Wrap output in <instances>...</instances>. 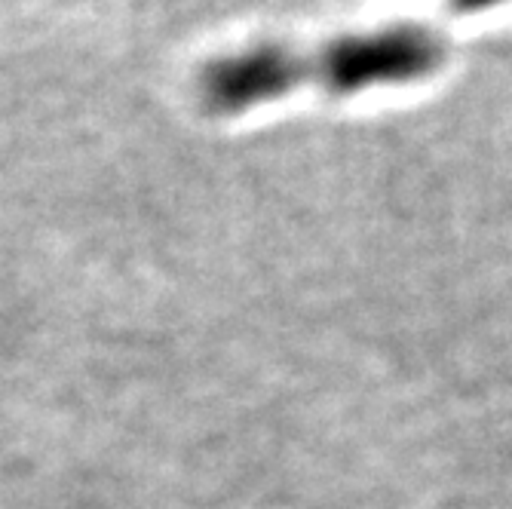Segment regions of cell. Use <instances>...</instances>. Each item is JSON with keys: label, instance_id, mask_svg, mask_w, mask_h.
Masks as SVG:
<instances>
[{"label": "cell", "instance_id": "cell-1", "mask_svg": "<svg viewBox=\"0 0 512 509\" xmlns=\"http://www.w3.org/2000/svg\"><path fill=\"white\" fill-rule=\"evenodd\" d=\"M448 43L427 25H390L322 43H255L209 62L197 80L212 114H240L298 89L353 96L375 86H399L436 74Z\"/></svg>", "mask_w": 512, "mask_h": 509}, {"label": "cell", "instance_id": "cell-2", "mask_svg": "<svg viewBox=\"0 0 512 509\" xmlns=\"http://www.w3.org/2000/svg\"><path fill=\"white\" fill-rule=\"evenodd\" d=\"M500 4H506V0H451V7L460 13H482V10H491Z\"/></svg>", "mask_w": 512, "mask_h": 509}]
</instances>
